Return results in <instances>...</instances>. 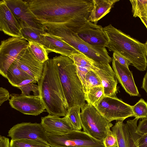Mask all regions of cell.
Instances as JSON below:
<instances>
[{
  "instance_id": "obj_12",
  "label": "cell",
  "mask_w": 147,
  "mask_h": 147,
  "mask_svg": "<svg viewBox=\"0 0 147 147\" xmlns=\"http://www.w3.org/2000/svg\"><path fill=\"white\" fill-rule=\"evenodd\" d=\"M10 96L9 103L11 107L24 114L37 116L46 109L40 96H28L13 93Z\"/></svg>"
},
{
  "instance_id": "obj_39",
  "label": "cell",
  "mask_w": 147,
  "mask_h": 147,
  "mask_svg": "<svg viewBox=\"0 0 147 147\" xmlns=\"http://www.w3.org/2000/svg\"><path fill=\"white\" fill-rule=\"evenodd\" d=\"M36 82H37V81L34 79H27L23 81L21 83L18 85L16 87L23 86L30 83H33L35 84Z\"/></svg>"
},
{
  "instance_id": "obj_42",
  "label": "cell",
  "mask_w": 147,
  "mask_h": 147,
  "mask_svg": "<svg viewBox=\"0 0 147 147\" xmlns=\"http://www.w3.org/2000/svg\"><path fill=\"white\" fill-rule=\"evenodd\" d=\"M145 46V53L146 56L147 57V41L144 43Z\"/></svg>"
},
{
  "instance_id": "obj_10",
  "label": "cell",
  "mask_w": 147,
  "mask_h": 147,
  "mask_svg": "<svg viewBox=\"0 0 147 147\" xmlns=\"http://www.w3.org/2000/svg\"><path fill=\"white\" fill-rule=\"evenodd\" d=\"M23 37H10L1 41L0 45V74L6 78L7 71L19 55L29 46Z\"/></svg>"
},
{
  "instance_id": "obj_34",
  "label": "cell",
  "mask_w": 147,
  "mask_h": 147,
  "mask_svg": "<svg viewBox=\"0 0 147 147\" xmlns=\"http://www.w3.org/2000/svg\"><path fill=\"white\" fill-rule=\"evenodd\" d=\"M113 58L122 65L128 68H129V65L131 64L127 59L116 52L113 53Z\"/></svg>"
},
{
  "instance_id": "obj_28",
  "label": "cell",
  "mask_w": 147,
  "mask_h": 147,
  "mask_svg": "<svg viewBox=\"0 0 147 147\" xmlns=\"http://www.w3.org/2000/svg\"><path fill=\"white\" fill-rule=\"evenodd\" d=\"M80 107H72L67 111L66 115L68 117L74 130L81 131L82 127L80 116Z\"/></svg>"
},
{
  "instance_id": "obj_9",
  "label": "cell",
  "mask_w": 147,
  "mask_h": 147,
  "mask_svg": "<svg viewBox=\"0 0 147 147\" xmlns=\"http://www.w3.org/2000/svg\"><path fill=\"white\" fill-rule=\"evenodd\" d=\"M65 25L83 40L90 45L106 48L109 42L103 27L89 20Z\"/></svg>"
},
{
  "instance_id": "obj_35",
  "label": "cell",
  "mask_w": 147,
  "mask_h": 147,
  "mask_svg": "<svg viewBox=\"0 0 147 147\" xmlns=\"http://www.w3.org/2000/svg\"><path fill=\"white\" fill-rule=\"evenodd\" d=\"M137 132L142 135L147 134V117L139 121L137 125Z\"/></svg>"
},
{
  "instance_id": "obj_4",
  "label": "cell",
  "mask_w": 147,
  "mask_h": 147,
  "mask_svg": "<svg viewBox=\"0 0 147 147\" xmlns=\"http://www.w3.org/2000/svg\"><path fill=\"white\" fill-rule=\"evenodd\" d=\"M67 105V109L76 106L81 108L85 103L83 86L76 66L69 57L60 55L53 59Z\"/></svg>"
},
{
  "instance_id": "obj_14",
  "label": "cell",
  "mask_w": 147,
  "mask_h": 147,
  "mask_svg": "<svg viewBox=\"0 0 147 147\" xmlns=\"http://www.w3.org/2000/svg\"><path fill=\"white\" fill-rule=\"evenodd\" d=\"M92 70L94 71L99 77L103 88L105 96L116 97L117 79L109 63L95 61Z\"/></svg>"
},
{
  "instance_id": "obj_33",
  "label": "cell",
  "mask_w": 147,
  "mask_h": 147,
  "mask_svg": "<svg viewBox=\"0 0 147 147\" xmlns=\"http://www.w3.org/2000/svg\"><path fill=\"white\" fill-rule=\"evenodd\" d=\"M102 142L105 147H118L116 138L111 130L108 132Z\"/></svg>"
},
{
  "instance_id": "obj_3",
  "label": "cell",
  "mask_w": 147,
  "mask_h": 147,
  "mask_svg": "<svg viewBox=\"0 0 147 147\" xmlns=\"http://www.w3.org/2000/svg\"><path fill=\"white\" fill-rule=\"evenodd\" d=\"M103 28L109 40L105 47L110 51L117 52L125 57L138 70H146L147 60L144 44L111 24Z\"/></svg>"
},
{
  "instance_id": "obj_15",
  "label": "cell",
  "mask_w": 147,
  "mask_h": 147,
  "mask_svg": "<svg viewBox=\"0 0 147 147\" xmlns=\"http://www.w3.org/2000/svg\"><path fill=\"white\" fill-rule=\"evenodd\" d=\"M14 62L37 82L40 79L43 71L44 63H42L36 59L29 46L21 52Z\"/></svg>"
},
{
  "instance_id": "obj_37",
  "label": "cell",
  "mask_w": 147,
  "mask_h": 147,
  "mask_svg": "<svg viewBox=\"0 0 147 147\" xmlns=\"http://www.w3.org/2000/svg\"><path fill=\"white\" fill-rule=\"evenodd\" d=\"M138 147H147V134L142 135L139 139Z\"/></svg>"
},
{
  "instance_id": "obj_31",
  "label": "cell",
  "mask_w": 147,
  "mask_h": 147,
  "mask_svg": "<svg viewBox=\"0 0 147 147\" xmlns=\"http://www.w3.org/2000/svg\"><path fill=\"white\" fill-rule=\"evenodd\" d=\"M132 111L135 117L143 119L147 117V102L141 98L134 106Z\"/></svg>"
},
{
  "instance_id": "obj_36",
  "label": "cell",
  "mask_w": 147,
  "mask_h": 147,
  "mask_svg": "<svg viewBox=\"0 0 147 147\" xmlns=\"http://www.w3.org/2000/svg\"><path fill=\"white\" fill-rule=\"evenodd\" d=\"M10 94L8 91L2 87L0 88V105L5 101L9 99Z\"/></svg>"
},
{
  "instance_id": "obj_11",
  "label": "cell",
  "mask_w": 147,
  "mask_h": 147,
  "mask_svg": "<svg viewBox=\"0 0 147 147\" xmlns=\"http://www.w3.org/2000/svg\"><path fill=\"white\" fill-rule=\"evenodd\" d=\"M7 136L11 140H33L49 145L46 133L40 123L22 122L18 123L8 131Z\"/></svg>"
},
{
  "instance_id": "obj_43",
  "label": "cell",
  "mask_w": 147,
  "mask_h": 147,
  "mask_svg": "<svg viewBox=\"0 0 147 147\" xmlns=\"http://www.w3.org/2000/svg\"><path fill=\"white\" fill-rule=\"evenodd\" d=\"M105 147L104 146H103V147Z\"/></svg>"
},
{
  "instance_id": "obj_5",
  "label": "cell",
  "mask_w": 147,
  "mask_h": 147,
  "mask_svg": "<svg viewBox=\"0 0 147 147\" xmlns=\"http://www.w3.org/2000/svg\"><path fill=\"white\" fill-rule=\"evenodd\" d=\"M45 32L50 36L67 43L94 60L109 63L112 60L106 48L92 46L81 39L64 23H46Z\"/></svg>"
},
{
  "instance_id": "obj_30",
  "label": "cell",
  "mask_w": 147,
  "mask_h": 147,
  "mask_svg": "<svg viewBox=\"0 0 147 147\" xmlns=\"http://www.w3.org/2000/svg\"><path fill=\"white\" fill-rule=\"evenodd\" d=\"M10 147H51L38 141L26 140H11Z\"/></svg>"
},
{
  "instance_id": "obj_27",
  "label": "cell",
  "mask_w": 147,
  "mask_h": 147,
  "mask_svg": "<svg viewBox=\"0 0 147 147\" xmlns=\"http://www.w3.org/2000/svg\"><path fill=\"white\" fill-rule=\"evenodd\" d=\"M123 121H118L111 128L117 138L118 147H128L125 134Z\"/></svg>"
},
{
  "instance_id": "obj_7",
  "label": "cell",
  "mask_w": 147,
  "mask_h": 147,
  "mask_svg": "<svg viewBox=\"0 0 147 147\" xmlns=\"http://www.w3.org/2000/svg\"><path fill=\"white\" fill-rule=\"evenodd\" d=\"M47 140L51 147H102L103 142L92 138L81 131L74 130L60 134L46 133Z\"/></svg>"
},
{
  "instance_id": "obj_23",
  "label": "cell",
  "mask_w": 147,
  "mask_h": 147,
  "mask_svg": "<svg viewBox=\"0 0 147 147\" xmlns=\"http://www.w3.org/2000/svg\"><path fill=\"white\" fill-rule=\"evenodd\" d=\"M21 24L23 38L28 42H36L42 44L41 36L45 32V31L32 28L24 22H22Z\"/></svg>"
},
{
  "instance_id": "obj_18",
  "label": "cell",
  "mask_w": 147,
  "mask_h": 147,
  "mask_svg": "<svg viewBox=\"0 0 147 147\" xmlns=\"http://www.w3.org/2000/svg\"><path fill=\"white\" fill-rule=\"evenodd\" d=\"M112 65L116 78L125 91L131 96H139L132 73L129 68L122 65L113 58Z\"/></svg>"
},
{
  "instance_id": "obj_29",
  "label": "cell",
  "mask_w": 147,
  "mask_h": 147,
  "mask_svg": "<svg viewBox=\"0 0 147 147\" xmlns=\"http://www.w3.org/2000/svg\"><path fill=\"white\" fill-rule=\"evenodd\" d=\"M134 17L147 18V0H131Z\"/></svg>"
},
{
  "instance_id": "obj_13",
  "label": "cell",
  "mask_w": 147,
  "mask_h": 147,
  "mask_svg": "<svg viewBox=\"0 0 147 147\" xmlns=\"http://www.w3.org/2000/svg\"><path fill=\"white\" fill-rule=\"evenodd\" d=\"M7 5L21 24L26 23L34 28L45 31V26L38 20L30 10L26 0H5Z\"/></svg>"
},
{
  "instance_id": "obj_20",
  "label": "cell",
  "mask_w": 147,
  "mask_h": 147,
  "mask_svg": "<svg viewBox=\"0 0 147 147\" xmlns=\"http://www.w3.org/2000/svg\"><path fill=\"white\" fill-rule=\"evenodd\" d=\"M119 0H92L93 7L89 13L88 20L96 24L109 13L115 4Z\"/></svg>"
},
{
  "instance_id": "obj_21",
  "label": "cell",
  "mask_w": 147,
  "mask_h": 147,
  "mask_svg": "<svg viewBox=\"0 0 147 147\" xmlns=\"http://www.w3.org/2000/svg\"><path fill=\"white\" fill-rule=\"evenodd\" d=\"M69 57L76 65L77 73L83 86L86 74L93 68L95 61L82 53L74 54Z\"/></svg>"
},
{
  "instance_id": "obj_1",
  "label": "cell",
  "mask_w": 147,
  "mask_h": 147,
  "mask_svg": "<svg viewBox=\"0 0 147 147\" xmlns=\"http://www.w3.org/2000/svg\"><path fill=\"white\" fill-rule=\"evenodd\" d=\"M30 10L43 24H71L88 20L92 0H27Z\"/></svg>"
},
{
  "instance_id": "obj_25",
  "label": "cell",
  "mask_w": 147,
  "mask_h": 147,
  "mask_svg": "<svg viewBox=\"0 0 147 147\" xmlns=\"http://www.w3.org/2000/svg\"><path fill=\"white\" fill-rule=\"evenodd\" d=\"M29 47L33 55L38 61L44 63L49 59L43 45L36 42H29Z\"/></svg>"
},
{
  "instance_id": "obj_38",
  "label": "cell",
  "mask_w": 147,
  "mask_h": 147,
  "mask_svg": "<svg viewBox=\"0 0 147 147\" xmlns=\"http://www.w3.org/2000/svg\"><path fill=\"white\" fill-rule=\"evenodd\" d=\"M10 142L8 138L0 136V147H10Z\"/></svg>"
},
{
  "instance_id": "obj_19",
  "label": "cell",
  "mask_w": 147,
  "mask_h": 147,
  "mask_svg": "<svg viewBox=\"0 0 147 147\" xmlns=\"http://www.w3.org/2000/svg\"><path fill=\"white\" fill-rule=\"evenodd\" d=\"M41 39L42 45L48 54L54 52L70 57L74 54L81 53L67 43L52 37L46 32L41 35Z\"/></svg>"
},
{
  "instance_id": "obj_40",
  "label": "cell",
  "mask_w": 147,
  "mask_h": 147,
  "mask_svg": "<svg viewBox=\"0 0 147 147\" xmlns=\"http://www.w3.org/2000/svg\"><path fill=\"white\" fill-rule=\"evenodd\" d=\"M142 88L145 91L147 94V70L143 78Z\"/></svg>"
},
{
  "instance_id": "obj_17",
  "label": "cell",
  "mask_w": 147,
  "mask_h": 147,
  "mask_svg": "<svg viewBox=\"0 0 147 147\" xmlns=\"http://www.w3.org/2000/svg\"><path fill=\"white\" fill-rule=\"evenodd\" d=\"M40 123L46 133L51 134H63L75 130L67 115L60 118L49 114L41 117Z\"/></svg>"
},
{
  "instance_id": "obj_6",
  "label": "cell",
  "mask_w": 147,
  "mask_h": 147,
  "mask_svg": "<svg viewBox=\"0 0 147 147\" xmlns=\"http://www.w3.org/2000/svg\"><path fill=\"white\" fill-rule=\"evenodd\" d=\"M81 109L80 116L83 131L94 138L102 142L113 124L92 105L85 103Z\"/></svg>"
},
{
  "instance_id": "obj_2",
  "label": "cell",
  "mask_w": 147,
  "mask_h": 147,
  "mask_svg": "<svg viewBox=\"0 0 147 147\" xmlns=\"http://www.w3.org/2000/svg\"><path fill=\"white\" fill-rule=\"evenodd\" d=\"M37 82L40 96L49 115L66 116L67 105L53 59L44 62L42 75Z\"/></svg>"
},
{
  "instance_id": "obj_26",
  "label": "cell",
  "mask_w": 147,
  "mask_h": 147,
  "mask_svg": "<svg viewBox=\"0 0 147 147\" xmlns=\"http://www.w3.org/2000/svg\"><path fill=\"white\" fill-rule=\"evenodd\" d=\"M100 86L102 85L96 73L92 69L89 71L86 74L83 86L84 94L93 88Z\"/></svg>"
},
{
  "instance_id": "obj_22",
  "label": "cell",
  "mask_w": 147,
  "mask_h": 147,
  "mask_svg": "<svg viewBox=\"0 0 147 147\" xmlns=\"http://www.w3.org/2000/svg\"><path fill=\"white\" fill-rule=\"evenodd\" d=\"M6 78L12 86L16 87L24 80L34 79L19 68L14 62L7 71Z\"/></svg>"
},
{
  "instance_id": "obj_24",
  "label": "cell",
  "mask_w": 147,
  "mask_h": 147,
  "mask_svg": "<svg viewBox=\"0 0 147 147\" xmlns=\"http://www.w3.org/2000/svg\"><path fill=\"white\" fill-rule=\"evenodd\" d=\"M85 96L87 103L96 107L105 96L103 87L100 86L93 88L86 92Z\"/></svg>"
},
{
  "instance_id": "obj_41",
  "label": "cell",
  "mask_w": 147,
  "mask_h": 147,
  "mask_svg": "<svg viewBox=\"0 0 147 147\" xmlns=\"http://www.w3.org/2000/svg\"><path fill=\"white\" fill-rule=\"evenodd\" d=\"M140 18L147 29V18L142 17Z\"/></svg>"
},
{
  "instance_id": "obj_16",
  "label": "cell",
  "mask_w": 147,
  "mask_h": 147,
  "mask_svg": "<svg viewBox=\"0 0 147 147\" xmlns=\"http://www.w3.org/2000/svg\"><path fill=\"white\" fill-rule=\"evenodd\" d=\"M22 24L8 7L5 0L0 1V30L14 37H22Z\"/></svg>"
},
{
  "instance_id": "obj_32",
  "label": "cell",
  "mask_w": 147,
  "mask_h": 147,
  "mask_svg": "<svg viewBox=\"0 0 147 147\" xmlns=\"http://www.w3.org/2000/svg\"><path fill=\"white\" fill-rule=\"evenodd\" d=\"M17 88L21 90V94L23 95L28 96H32L31 94V92H32L34 96H40L39 87L35 83H30Z\"/></svg>"
},
{
  "instance_id": "obj_8",
  "label": "cell",
  "mask_w": 147,
  "mask_h": 147,
  "mask_svg": "<svg viewBox=\"0 0 147 147\" xmlns=\"http://www.w3.org/2000/svg\"><path fill=\"white\" fill-rule=\"evenodd\" d=\"M96 107L110 122L115 120L123 121L128 117H134L132 106L116 97L104 96Z\"/></svg>"
}]
</instances>
